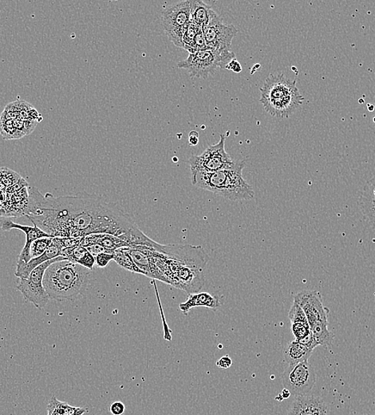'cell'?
Wrapping results in <instances>:
<instances>
[{
    "label": "cell",
    "mask_w": 375,
    "mask_h": 415,
    "mask_svg": "<svg viewBox=\"0 0 375 415\" xmlns=\"http://www.w3.org/2000/svg\"><path fill=\"white\" fill-rule=\"evenodd\" d=\"M25 216L52 238H85L109 234L124 240L131 247H155L156 242L141 230L130 216L114 204L95 195L54 197L28 188Z\"/></svg>",
    "instance_id": "obj_1"
},
{
    "label": "cell",
    "mask_w": 375,
    "mask_h": 415,
    "mask_svg": "<svg viewBox=\"0 0 375 415\" xmlns=\"http://www.w3.org/2000/svg\"><path fill=\"white\" fill-rule=\"evenodd\" d=\"M91 271L69 259L49 266L44 277L49 298L60 302L76 300L88 289Z\"/></svg>",
    "instance_id": "obj_2"
},
{
    "label": "cell",
    "mask_w": 375,
    "mask_h": 415,
    "mask_svg": "<svg viewBox=\"0 0 375 415\" xmlns=\"http://www.w3.org/2000/svg\"><path fill=\"white\" fill-rule=\"evenodd\" d=\"M245 165L244 160H237L236 165L230 170L196 173L192 175V183L196 187L212 192L232 201L254 199V189L242 175Z\"/></svg>",
    "instance_id": "obj_3"
},
{
    "label": "cell",
    "mask_w": 375,
    "mask_h": 415,
    "mask_svg": "<svg viewBox=\"0 0 375 415\" xmlns=\"http://www.w3.org/2000/svg\"><path fill=\"white\" fill-rule=\"evenodd\" d=\"M261 103L264 110L278 119H287L302 105L297 82L285 74H270L261 89Z\"/></svg>",
    "instance_id": "obj_4"
},
{
    "label": "cell",
    "mask_w": 375,
    "mask_h": 415,
    "mask_svg": "<svg viewBox=\"0 0 375 415\" xmlns=\"http://www.w3.org/2000/svg\"><path fill=\"white\" fill-rule=\"evenodd\" d=\"M294 301L304 310L312 336L318 345L330 348L335 336L328 329L330 310L323 305L321 294L317 291H303L294 296Z\"/></svg>",
    "instance_id": "obj_5"
},
{
    "label": "cell",
    "mask_w": 375,
    "mask_h": 415,
    "mask_svg": "<svg viewBox=\"0 0 375 415\" xmlns=\"http://www.w3.org/2000/svg\"><path fill=\"white\" fill-rule=\"evenodd\" d=\"M233 59H236L233 52H218L206 48L189 54L186 59L177 64V66L186 69L192 78L206 79L218 69H225Z\"/></svg>",
    "instance_id": "obj_6"
},
{
    "label": "cell",
    "mask_w": 375,
    "mask_h": 415,
    "mask_svg": "<svg viewBox=\"0 0 375 415\" xmlns=\"http://www.w3.org/2000/svg\"><path fill=\"white\" fill-rule=\"evenodd\" d=\"M225 135L220 134L218 144L207 147L201 155H193L189 159L192 175L230 170L236 165L237 160H232L225 151Z\"/></svg>",
    "instance_id": "obj_7"
},
{
    "label": "cell",
    "mask_w": 375,
    "mask_h": 415,
    "mask_svg": "<svg viewBox=\"0 0 375 415\" xmlns=\"http://www.w3.org/2000/svg\"><path fill=\"white\" fill-rule=\"evenodd\" d=\"M66 258L64 257L51 259L35 268L27 278L18 281L17 288L22 293L24 299L32 303L36 308H45L50 300L44 286L45 271L52 264L66 261Z\"/></svg>",
    "instance_id": "obj_8"
},
{
    "label": "cell",
    "mask_w": 375,
    "mask_h": 415,
    "mask_svg": "<svg viewBox=\"0 0 375 415\" xmlns=\"http://www.w3.org/2000/svg\"><path fill=\"white\" fill-rule=\"evenodd\" d=\"M282 385L292 395L301 396L309 394L316 382L314 368L304 361L294 365H288L282 376Z\"/></svg>",
    "instance_id": "obj_9"
},
{
    "label": "cell",
    "mask_w": 375,
    "mask_h": 415,
    "mask_svg": "<svg viewBox=\"0 0 375 415\" xmlns=\"http://www.w3.org/2000/svg\"><path fill=\"white\" fill-rule=\"evenodd\" d=\"M162 26L169 39L181 48L184 33L190 23L189 1H182L166 8L162 15Z\"/></svg>",
    "instance_id": "obj_10"
},
{
    "label": "cell",
    "mask_w": 375,
    "mask_h": 415,
    "mask_svg": "<svg viewBox=\"0 0 375 415\" xmlns=\"http://www.w3.org/2000/svg\"><path fill=\"white\" fill-rule=\"evenodd\" d=\"M202 30L207 48L218 52H230L232 40L238 33L235 26L223 23L217 13Z\"/></svg>",
    "instance_id": "obj_11"
},
{
    "label": "cell",
    "mask_w": 375,
    "mask_h": 415,
    "mask_svg": "<svg viewBox=\"0 0 375 415\" xmlns=\"http://www.w3.org/2000/svg\"><path fill=\"white\" fill-rule=\"evenodd\" d=\"M0 227H1L4 231H10L12 229H17L25 234L26 243L24 245L17 262L16 268H20L21 266L28 263L32 257H30V246L35 240L42 238H52L50 235H48L45 232L42 231L41 228L34 226H23L17 224L10 219H4L0 221Z\"/></svg>",
    "instance_id": "obj_12"
},
{
    "label": "cell",
    "mask_w": 375,
    "mask_h": 415,
    "mask_svg": "<svg viewBox=\"0 0 375 415\" xmlns=\"http://www.w3.org/2000/svg\"><path fill=\"white\" fill-rule=\"evenodd\" d=\"M287 415H328V408L321 397L307 394L294 399Z\"/></svg>",
    "instance_id": "obj_13"
},
{
    "label": "cell",
    "mask_w": 375,
    "mask_h": 415,
    "mask_svg": "<svg viewBox=\"0 0 375 415\" xmlns=\"http://www.w3.org/2000/svg\"><path fill=\"white\" fill-rule=\"evenodd\" d=\"M63 250L64 247L61 245L59 238H54L52 245L42 256L32 259L26 264L21 266L20 268H16V276L20 279V280L27 278L30 272L38 267V266L48 261H51V259L61 257Z\"/></svg>",
    "instance_id": "obj_14"
},
{
    "label": "cell",
    "mask_w": 375,
    "mask_h": 415,
    "mask_svg": "<svg viewBox=\"0 0 375 415\" xmlns=\"http://www.w3.org/2000/svg\"><path fill=\"white\" fill-rule=\"evenodd\" d=\"M358 204L362 215L375 229V176L364 185Z\"/></svg>",
    "instance_id": "obj_15"
},
{
    "label": "cell",
    "mask_w": 375,
    "mask_h": 415,
    "mask_svg": "<svg viewBox=\"0 0 375 415\" xmlns=\"http://www.w3.org/2000/svg\"><path fill=\"white\" fill-rule=\"evenodd\" d=\"M218 296L208 293L189 294L184 303H180L179 308L184 314H188L190 310L195 308L217 309L220 307Z\"/></svg>",
    "instance_id": "obj_16"
},
{
    "label": "cell",
    "mask_w": 375,
    "mask_h": 415,
    "mask_svg": "<svg viewBox=\"0 0 375 415\" xmlns=\"http://www.w3.org/2000/svg\"><path fill=\"white\" fill-rule=\"evenodd\" d=\"M81 245L84 247L100 245L112 254L120 247H130L124 240L109 234L89 235L88 237L83 238Z\"/></svg>",
    "instance_id": "obj_17"
},
{
    "label": "cell",
    "mask_w": 375,
    "mask_h": 415,
    "mask_svg": "<svg viewBox=\"0 0 375 415\" xmlns=\"http://www.w3.org/2000/svg\"><path fill=\"white\" fill-rule=\"evenodd\" d=\"M190 22L201 28H204L210 23L212 18L216 15L210 5H207L200 0H189Z\"/></svg>",
    "instance_id": "obj_18"
},
{
    "label": "cell",
    "mask_w": 375,
    "mask_h": 415,
    "mask_svg": "<svg viewBox=\"0 0 375 415\" xmlns=\"http://www.w3.org/2000/svg\"><path fill=\"white\" fill-rule=\"evenodd\" d=\"M61 257L66 258L71 262L83 266L90 270H93L95 265V258L88 251L87 247L79 245L72 249H64Z\"/></svg>",
    "instance_id": "obj_19"
},
{
    "label": "cell",
    "mask_w": 375,
    "mask_h": 415,
    "mask_svg": "<svg viewBox=\"0 0 375 415\" xmlns=\"http://www.w3.org/2000/svg\"><path fill=\"white\" fill-rule=\"evenodd\" d=\"M311 354L312 351L306 348L304 345L297 340L287 344L284 350L285 361L288 365L309 361Z\"/></svg>",
    "instance_id": "obj_20"
},
{
    "label": "cell",
    "mask_w": 375,
    "mask_h": 415,
    "mask_svg": "<svg viewBox=\"0 0 375 415\" xmlns=\"http://www.w3.org/2000/svg\"><path fill=\"white\" fill-rule=\"evenodd\" d=\"M128 247H120V249L115 250L114 252V261L126 270L135 272V274H143V272L133 262L131 254L128 251Z\"/></svg>",
    "instance_id": "obj_21"
},
{
    "label": "cell",
    "mask_w": 375,
    "mask_h": 415,
    "mask_svg": "<svg viewBox=\"0 0 375 415\" xmlns=\"http://www.w3.org/2000/svg\"><path fill=\"white\" fill-rule=\"evenodd\" d=\"M201 28L196 26V24L190 22L188 28L184 33L181 41V48L186 49L189 54L194 52V45L196 35H198Z\"/></svg>",
    "instance_id": "obj_22"
},
{
    "label": "cell",
    "mask_w": 375,
    "mask_h": 415,
    "mask_svg": "<svg viewBox=\"0 0 375 415\" xmlns=\"http://www.w3.org/2000/svg\"><path fill=\"white\" fill-rule=\"evenodd\" d=\"M53 238H42L35 240L32 246H30V257L34 259L42 256L52 245Z\"/></svg>",
    "instance_id": "obj_23"
},
{
    "label": "cell",
    "mask_w": 375,
    "mask_h": 415,
    "mask_svg": "<svg viewBox=\"0 0 375 415\" xmlns=\"http://www.w3.org/2000/svg\"><path fill=\"white\" fill-rule=\"evenodd\" d=\"M291 331L297 341H300L311 333L309 321H297L291 323Z\"/></svg>",
    "instance_id": "obj_24"
},
{
    "label": "cell",
    "mask_w": 375,
    "mask_h": 415,
    "mask_svg": "<svg viewBox=\"0 0 375 415\" xmlns=\"http://www.w3.org/2000/svg\"><path fill=\"white\" fill-rule=\"evenodd\" d=\"M0 173H1V183L8 188L17 183L22 178L16 172L6 168V167L0 168Z\"/></svg>",
    "instance_id": "obj_25"
},
{
    "label": "cell",
    "mask_w": 375,
    "mask_h": 415,
    "mask_svg": "<svg viewBox=\"0 0 375 415\" xmlns=\"http://www.w3.org/2000/svg\"><path fill=\"white\" fill-rule=\"evenodd\" d=\"M95 258V264L100 268H106L109 263L114 259V254L102 252L97 254Z\"/></svg>",
    "instance_id": "obj_26"
},
{
    "label": "cell",
    "mask_w": 375,
    "mask_h": 415,
    "mask_svg": "<svg viewBox=\"0 0 375 415\" xmlns=\"http://www.w3.org/2000/svg\"><path fill=\"white\" fill-rule=\"evenodd\" d=\"M59 242L64 249H72L81 245L83 238H58Z\"/></svg>",
    "instance_id": "obj_27"
},
{
    "label": "cell",
    "mask_w": 375,
    "mask_h": 415,
    "mask_svg": "<svg viewBox=\"0 0 375 415\" xmlns=\"http://www.w3.org/2000/svg\"><path fill=\"white\" fill-rule=\"evenodd\" d=\"M28 185L26 180L22 177L17 183L6 189V192H7V194H15L23 188L28 187Z\"/></svg>",
    "instance_id": "obj_28"
},
{
    "label": "cell",
    "mask_w": 375,
    "mask_h": 415,
    "mask_svg": "<svg viewBox=\"0 0 375 415\" xmlns=\"http://www.w3.org/2000/svg\"><path fill=\"white\" fill-rule=\"evenodd\" d=\"M109 411L114 415H122L125 413L126 407L124 404L120 401L114 402L112 406H110Z\"/></svg>",
    "instance_id": "obj_29"
},
{
    "label": "cell",
    "mask_w": 375,
    "mask_h": 415,
    "mask_svg": "<svg viewBox=\"0 0 375 415\" xmlns=\"http://www.w3.org/2000/svg\"><path fill=\"white\" fill-rule=\"evenodd\" d=\"M232 361L229 356H224L217 361V366L221 369H229L232 367Z\"/></svg>",
    "instance_id": "obj_30"
},
{
    "label": "cell",
    "mask_w": 375,
    "mask_h": 415,
    "mask_svg": "<svg viewBox=\"0 0 375 415\" xmlns=\"http://www.w3.org/2000/svg\"><path fill=\"white\" fill-rule=\"evenodd\" d=\"M225 69L235 73H241L242 71V66L241 64H239L237 60V59H233L230 62L229 64H227Z\"/></svg>",
    "instance_id": "obj_31"
},
{
    "label": "cell",
    "mask_w": 375,
    "mask_h": 415,
    "mask_svg": "<svg viewBox=\"0 0 375 415\" xmlns=\"http://www.w3.org/2000/svg\"><path fill=\"white\" fill-rule=\"evenodd\" d=\"M85 247H87V249L88 250V251L95 257L97 255V254H100V253H102V252H109L105 249H103V247H101V246H100V245H90V246Z\"/></svg>",
    "instance_id": "obj_32"
},
{
    "label": "cell",
    "mask_w": 375,
    "mask_h": 415,
    "mask_svg": "<svg viewBox=\"0 0 375 415\" xmlns=\"http://www.w3.org/2000/svg\"><path fill=\"white\" fill-rule=\"evenodd\" d=\"M189 144L192 146H195L199 144V134L198 132L192 131L189 133Z\"/></svg>",
    "instance_id": "obj_33"
},
{
    "label": "cell",
    "mask_w": 375,
    "mask_h": 415,
    "mask_svg": "<svg viewBox=\"0 0 375 415\" xmlns=\"http://www.w3.org/2000/svg\"><path fill=\"white\" fill-rule=\"evenodd\" d=\"M282 396V399H287L292 395L290 392L288 391L287 389L282 390V392L280 394Z\"/></svg>",
    "instance_id": "obj_34"
},
{
    "label": "cell",
    "mask_w": 375,
    "mask_h": 415,
    "mask_svg": "<svg viewBox=\"0 0 375 415\" xmlns=\"http://www.w3.org/2000/svg\"><path fill=\"white\" fill-rule=\"evenodd\" d=\"M85 413V410L84 408H80L79 410L73 415H83Z\"/></svg>",
    "instance_id": "obj_35"
},
{
    "label": "cell",
    "mask_w": 375,
    "mask_h": 415,
    "mask_svg": "<svg viewBox=\"0 0 375 415\" xmlns=\"http://www.w3.org/2000/svg\"><path fill=\"white\" fill-rule=\"evenodd\" d=\"M0 183H1V173H0Z\"/></svg>",
    "instance_id": "obj_36"
}]
</instances>
